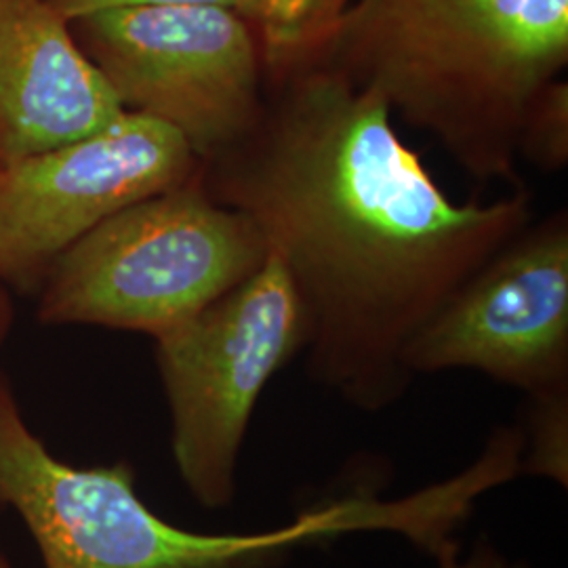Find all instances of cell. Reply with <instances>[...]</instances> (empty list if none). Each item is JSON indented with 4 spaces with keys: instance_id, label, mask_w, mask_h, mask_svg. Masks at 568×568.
I'll use <instances>...</instances> for the list:
<instances>
[{
    "instance_id": "obj_1",
    "label": "cell",
    "mask_w": 568,
    "mask_h": 568,
    "mask_svg": "<svg viewBox=\"0 0 568 568\" xmlns=\"http://www.w3.org/2000/svg\"><path fill=\"white\" fill-rule=\"evenodd\" d=\"M264 63L257 121L196 178L253 220L286 270L310 377L352 405L384 408L413 379L406 344L530 224V194L453 203L384 98L304 41L265 47Z\"/></svg>"
},
{
    "instance_id": "obj_2",
    "label": "cell",
    "mask_w": 568,
    "mask_h": 568,
    "mask_svg": "<svg viewBox=\"0 0 568 568\" xmlns=\"http://www.w3.org/2000/svg\"><path fill=\"white\" fill-rule=\"evenodd\" d=\"M478 182L518 185L528 105L568 65V0H344L300 37Z\"/></svg>"
},
{
    "instance_id": "obj_3",
    "label": "cell",
    "mask_w": 568,
    "mask_h": 568,
    "mask_svg": "<svg viewBox=\"0 0 568 568\" xmlns=\"http://www.w3.org/2000/svg\"><path fill=\"white\" fill-rule=\"evenodd\" d=\"M0 506L18 511L44 568H262L286 549L386 527L382 501H337L257 535L173 527L135 490L133 469L63 464L23 419L0 373Z\"/></svg>"
},
{
    "instance_id": "obj_4",
    "label": "cell",
    "mask_w": 568,
    "mask_h": 568,
    "mask_svg": "<svg viewBox=\"0 0 568 568\" xmlns=\"http://www.w3.org/2000/svg\"><path fill=\"white\" fill-rule=\"evenodd\" d=\"M267 255L253 220L213 201L194 175L72 244L42 276L39 318L156 339L251 278Z\"/></svg>"
},
{
    "instance_id": "obj_5",
    "label": "cell",
    "mask_w": 568,
    "mask_h": 568,
    "mask_svg": "<svg viewBox=\"0 0 568 568\" xmlns=\"http://www.w3.org/2000/svg\"><path fill=\"white\" fill-rule=\"evenodd\" d=\"M302 349V305L274 255L224 297L156 337L173 459L204 508L234 499L253 408L274 373Z\"/></svg>"
},
{
    "instance_id": "obj_6",
    "label": "cell",
    "mask_w": 568,
    "mask_h": 568,
    "mask_svg": "<svg viewBox=\"0 0 568 568\" xmlns=\"http://www.w3.org/2000/svg\"><path fill=\"white\" fill-rule=\"evenodd\" d=\"M124 112L173 126L199 161L239 142L264 103V47L217 4H133L70 20Z\"/></svg>"
},
{
    "instance_id": "obj_7",
    "label": "cell",
    "mask_w": 568,
    "mask_h": 568,
    "mask_svg": "<svg viewBox=\"0 0 568 568\" xmlns=\"http://www.w3.org/2000/svg\"><path fill=\"white\" fill-rule=\"evenodd\" d=\"M403 365L410 377L480 371L532 400L567 394V211L504 244L413 335Z\"/></svg>"
},
{
    "instance_id": "obj_8",
    "label": "cell",
    "mask_w": 568,
    "mask_h": 568,
    "mask_svg": "<svg viewBox=\"0 0 568 568\" xmlns=\"http://www.w3.org/2000/svg\"><path fill=\"white\" fill-rule=\"evenodd\" d=\"M199 166L173 126L135 112L93 135L0 163V281H42L103 220L190 182Z\"/></svg>"
},
{
    "instance_id": "obj_9",
    "label": "cell",
    "mask_w": 568,
    "mask_h": 568,
    "mask_svg": "<svg viewBox=\"0 0 568 568\" xmlns=\"http://www.w3.org/2000/svg\"><path fill=\"white\" fill-rule=\"evenodd\" d=\"M122 114L53 0H0V163L93 135Z\"/></svg>"
},
{
    "instance_id": "obj_10",
    "label": "cell",
    "mask_w": 568,
    "mask_h": 568,
    "mask_svg": "<svg viewBox=\"0 0 568 568\" xmlns=\"http://www.w3.org/2000/svg\"><path fill=\"white\" fill-rule=\"evenodd\" d=\"M331 0H53L68 20L93 11L133 4H217L253 23L262 42L283 41L314 23Z\"/></svg>"
},
{
    "instance_id": "obj_11",
    "label": "cell",
    "mask_w": 568,
    "mask_h": 568,
    "mask_svg": "<svg viewBox=\"0 0 568 568\" xmlns=\"http://www.w3.org/2000/svg\"><path fill=\"white\" fill-rule=\"evenodd\" d=\"M518 159L560 171L568 163V84L556 79L528 105L518 133Z\"/></svg>"
},
{
    "instance_id": "obj_12",
    "label": "cell",
    "mask_w": 568,
    "mask_h": 568,
    "mask_svg": "<svg viewBox=\"0 0 568 568\" xmlns=\"http://www.w3.org/2000/svg\"><path fill=\"white\" fill-rule=\"evenodd\" d=\"M13 316H16V312H13V300H11L9 286L0 281V352L11 333Z\"/></svg>"
},
{
    "instance_id": "obj_13",
    "label": "cell",
    "mask_w": 568,
    "mask_h": 568,
    "mask_svg": "<svg viewBox=\"0 0 568 568\" xmlns=\"http://www.w3.org/2000/svg\"><path fill=\"white\" fill-rule=\"evenodd\" d=\"M0 568H9V565L4 562V558H2V556H0Z\"/></svg>"
}]
</instances>
